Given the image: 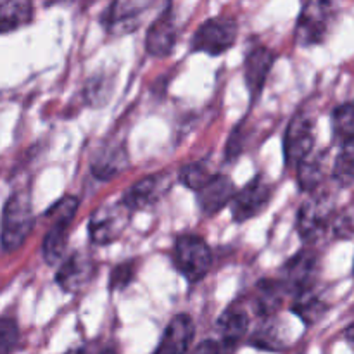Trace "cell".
<instances>
[{
  "label": "cell",
  "mask_w": 354,
  "mask_h": 354,
  "mask_svg": "<svg viewBox=\"0 0 354 354\" xmlns=\"http://www.w3.org/2000/svg\"><path fill=\"white\" fill-rule=\"evenodd\" d=\"M78 199L75 196H66L47 211L50 225H48L44 244H41V252L48 265H57L64 256L69 241V228L75 220L76 211H78Z\"/></svg>",
  "instance_id": "obj_1"
},
{
  "label": "cell",
  "mask_w": 354,
  "mask_h": 354,
  "mask_svg": "<svg viewBox=\"0 0 354 354\" xmlns=\"http://www.w3.org/2000/svg\"><path fill=\"white\" fill-rule=\"evenodd\" d=\"M33 228V211L26 192H16L7 199L2 213L0 242L6 251L14 252L26 242Z\"/></svg>",
  "instance_id": "obj_2"
},
{
  "label": "cell",
  "mask_w": 354,
  "mask_h": 354,
  "mask_svg": "<svg viewBox=\"0 0 354 354\" xmlns=\"http://www.w3.org/2000/svg\"><path fill=\"white\" fill-rule=\"evenodd\" d=\"M173 259L178 272L190 283L201 282L213 265V254L209 245L199 235L183 234L176 239L173 249Z\"/></svg>",
  "instance_id": "obj_3"
},
{
  "label": "cell",
  "mask_w": 354,
  "mask_h": 354,
  "mask_svg": "<svg viewBox=\"0 0 354 354\" xmlns=\"http://www.w3.org/2000/svg\"><path fill=\"white\" fill-rule=\"evenodd\" d=\"M337 16V6L332 2L311 0L301 9L296 24V40L303 47L322 44Z\"/></svg>",
  "instance_id": "obj_4"
},
{
  "label": "cell",
  "mask_w": 354,
  "mask_h": 354,
  "mask_svg": "<svg viewBox=\"0 0 354 354\" xmlns=\"http://www.w3.org/2000/svg\"><path fill=\"white\" fill-rule=\"evenodd\" d=\"M237 23L230 16H216L204 21L192 38V48L209 55H221L237 40Z\"/></svg>",
  "instance_id": "obj_5"
},
{
  "label": "cell",
  "mask_w": 354,
  "mask_h": 354,
  "mask_svg": "<svg viewBox=\"0 0 354 354\" xmlns=\"http://www.w3.org/2000/svg\"><path fill=\"white\" fill-rule=\"evenodd\" d=\"M130 211L123 204L100 206L88 221V237L93 244H113L121 237L130 220Z\"/></svg>",
  "instance_id": "obj_6"
},
{
  "label": "cell",
  "mask_w": 354,
  "mask_h": 354,
  "mask_svg": "<svg viewBox=\"0 0 354 354\" xmlns=\"http://www.w3.org/2000/svg\"><path fill=\"white\" fill-rule=\"evenodd\" d=\"M332 203L327 194H315L297 211L296 227L304 241H317L327 230L332 220Z\"/></svg>",
  "instance_id": "obj_7"
},
{
  "label": "cell",
  "mask_w": 354,
  "mask_h": 354,
  "mask_svg": "<svg viewBox=\"0 0 354 354\" xmlns=\"http://www.w3.org/2000/svg\"><path fill=\"white\" fill-rule=\"evenodd\" d=\"M315 120L306 113H297L287 127L283 138V154L289 166H297L313 152Z\"/></svg>",
  "instance_id": "obj_8"
},
{
  "label": "cell",
  "mask_w": 354,
  "mask_h": 354,
  "mask_svg": "<svg viewBox=\"0 0 354 354\" xmlns=\"http://www.w3.org/2000/svg\"><path fill=\"white\" fill-rule=\"evenodd\" d=\"M270 199H272L270 185L261 176H256L241 192H235L234 199H232V216L237 223L249 221L265 211Z\"/></svg>",
  "instance_id": "obj_9"
},
{
  "label": "cell",
  "mask_w": 354,
  "mask_h": 354,
  "mask_svg": "<svg viewBox=\"0 0 354 354\" xmlns=\"http://www.w3.org/2000/svg\"><path fill=\"white\" fill-rule=\"evenodd\" d=\"M151 6V2H135V0L113 2L102 14L104 30L113 35L131 33L140 26L144 14Z\"/></svg>",
  "instance_id": "obj_10"
},
{
  "label": "cell",
  "mask_w": 354,
  "mask_h": 354,
  "mask_svg": "<svg viewBox=\"0 0 354 354\" xmlns=\"http://www.w3.org/2000/svg\"><path fill=\"white\" fill-rule=\"evenodd\" d=\"M318 272V256L311 249L296 252L283 266V279L280 280L286 292L299 294L313 287Z\"/></svg>",
  "instance_id": "obj_11"
},
{
  "label": "cell",
  "mask_w": 354,
  "mask_h": 354,
  "mask_svg": "<svg viewBox=\"0 0 354 354\" xmlns=\"http://www.w3.org/2000/svg\"><path fill=\"white\" fill-rule=\"evenodd\" d=\"M97 263L86 252H73L61 263L55 275V282L64 292H80L93 280Z\"/></svg>",
  "instance_id": "obj_12"
},
{
  "label": "cell",
  "mask_w": 354,
  "mask_h": 354,
  "mask_svg": "<svg viewBox=\"0 0 354 354\" xmlns=\"http://www.w3.org/2000/svg\"><path fill=\"white\" fill-rule=\"evenodd\" d=\"M176 35H178L176 16L173 12V7L168 6L149 26L147 37H145V50L152 57H168L175 48Z\"/></svg>",
  "instance_id": "obj_13"
},
{
  "label": "cell",
  "mask_w": 354,
  "mask_h": 354,
  "mask_svg": "<svg viewBox=\"0 0 354 354\" xmlns=\"http://www.w3.org/2000/svg\"><path fill=\"white\" fill-rule=\"evenodd\" d=\"M273 62H275V54L265 45H258L245 55L244 80L249 93L254 100L258 99L263 86H265L266 78H268L270 71L273 68Z\"/></svg>",
  "instance_id": "obj_14"
},
{
  "label": "cell",
  "mask_w": 354,
  "mask_h": 354,
  "mask_svg": "<svg viewBox=\"0 0 354 354\" xmlns=\"http://www.w3.org/2000/svg\"><path fill=\"white\" fill-rule=\"evenodd\" d=\"M196 327L189 315H176L165 328L154 354H187L194 341Z\"/></svg>",
  "instance_id": "obj_15"
},
{
  "label": "cell",
  "mask_w": 354,
  "mask_h": 354,
  "mask_svg": "<svg viewBox=\"0 0 354 354\" xmlns=\"http://www.w3.org/2000/svg\"><path fill=\"white\" fill-rule=\"evenodd\" d=\"M235 196V187L232 180L225 175H213L209 182L197 190L199 207L206 216L220 213L232 203Z\"/></svg>",
  "instance_id": "obj_16"
},
{
  "label": "cell",
  "mask_w": 354,
  "mask_h": 354,
  "mask_svg": "<svg viewBox=\"0 0 354 354\" xmlns=\"http://www.w3.org/2000/svg\"><path fill=\"white\" fill-rule=\"evenodd\" d=\"M218 334H220V344L223 346L227 351L237 348L239 342L244 339L249 328V317L245 313L244 308L241 304H232L230 308L221 313L220 320H218Z\"/></svg>",
  "instance_id": "obj_17"
},
{
  "label": "cell",
  "mask_w": 354,
  "mask_h": 354,
  "mask_svg": "<svg viewBox=\"0 0 354 354\" xmlns=\"http://www.w3.org/2000/svg\"><path fill=\"white\" fill-rule=\"evenodd\" d=\"M165 190V176L162 175H151L142 178L140 182H137L135 185H131L130 189L124 192L123 204L130 213L133 211H142L147 209L149 206L156 203L159 199V196Z\"/></svg>",
  "instance_id": "obj_18"
},
{
  "label": "cell",
  "mask_w": 354,
  "mask_h": 354,
  "mask_svg": "<svg viewBox=\"0 0 354 354\" xmlns=\"http://www.w3.org/2000/svg\"><path fill=\"white\" fill-rule=\"evenodd\" d=\"M128 166L127 149L120 144H107L92 159L93 176L99 180H111L123 173Z\"/></svg>",
  "instance_id": "obj_19"
},
{
  "label": "cell",
  "mask_w": 354,
  "mask_h": 354,
  "mask_svg": "<svg viewBox=\"0 0 354 354\" xmlns=\"http://www.w3.org/2000/svg\"><path fill=\"white\" fill-rule=\"evenodd\" d=\"M283 296H286V290H283L280 280H261L256 286L254 299H252L254 313L263 320H268L280 310Z\"/></svg>",
  "instance_id": "obj_20"
},
{
  "label": "cell",
  "mask_w": 354,
  "mask_h": 354,
  "mask_svg": "<svg viewBox=\"0 0 354 354\" xmlns=\"http://www.w3.org/2000/svg\"><path fill=\"white\" fill-rule=\"evenodd\" d=\"M33 19V3L24 0H7L0 3V35L16 31Z\"/></svg>",
  "instance_id": "obj_21"
},
{
  "label": "cell",
  "mask_w": 354,
  "mask_h": 354,
  "mask_svg": "<svg viewBox=\"0 0 354 354\" xmlns=\"http://www.w3.org/2000/svg\"><path fill=\"white\" fill-rule=\"evenodd\" d=\"M328 304L318 292H315L313 287L296 294V301L292 304V313L297 315L306 325H313L320 320L327 311Z\"/></svg>",
  "instance_id": "obj_22"
},
{
  "label": "cell",
  "mask_w": 354,
  "mask_h": 354,
  "mask_svg": "<svg viewBox=\"0 0 354 354\" xmlns=\"http://www.w3.org/2000/svg\"><path fill=\"white\" fill-rule=\"evenodd\" d=\"M325 175V156L310 154L297 165V178L304 192L318 189Z\"/></svg>",
  "instance_id": "obj_23"
},
{
  "label": "cell",
  "mask_w": 354,
  "mask_h": 354,
  "mask_svg": "<svg viewBox=\"0 0 354 354\" xmlns=\"http://www.w3.org/2000/svg\"><path fill=\"white\" fill-rule=\"evenodd\" d=\"M332 128L334 135L341 145L353 142L354 138V109L351 102L341 104L335 107L334 116H332Z\"/></svg>",
  "instance_id": "obj_24"
},
{
  "label": "cell",
  "mask_w": 354,
  "mask_h": 354,
  "mask_svg": "<svg viewBox=\"0 0 354 354\" xmlns=\"http://www.w3.org/2000/svg\"><path fill=\"white\" fill-rule=\"evenodd\" d=\"M334 180L341 187L348 189L351 187L354 180V149L353 142L341 145V152H339L337 159H335L334 169H332Z\"/></svg>",
  "instance_id": "obj_25"
},
{
  "label": "cell",
  "mask_w": 354,
  "mask_h": 354,
  "mask_svg": "<svg viewBox=\"0 0 354 354\" xmlns=\"http://www.w3.org/2000/svg\"><path fill=\"white\" fill-rule=\"evenodd\" d=\"M252 344L256 348L270 349V351L282 349L286 346V341H283L282 332H280V325L275 320H272V318L265 320V324L252 335Z\"/></svg>",
  "instance_id": "obj_26"
},
{
  "label": "cell",
  "mask_w": 354,
  "mask_h": 354,
  "mask_svg": "<svg viewBox=\"0 0 354 354\" xmlns=\"http://www.w3.org/2000/svg\"><path fill=\"white\" fill-rule=\"evenodd\" d=\"M211 176H213V173L209 171V168L204 162H190V165H185L180 169L178 180L182 182V185L197 192L209 182Z\"/></svg>",
  "instance_id": "obj_27"
},
{
  "label": "cell",
  "mask_w": 354,
  "mask_h": 354,
  "mask_svg": "<svg viewBox=\"0 0 354 354\" xmlns=\"http://www.w3.org/2000/svg\"><path fill=\"white\" fill-rule=\"evenodd\" d=\"M19 342V327L16 320L0 317V354H12Z\"/></svg>",
  "instance_id": "obj_28"
},
{
  "label": "cell",
  "mask_w": 354,
  "mask_h": 354,
  "mask_svg": "<svg viewBox=\"0 0 354 354\" xmlns=\"http://www.w3.org/2000/svg\"><path fill=\"white\" fill-rule=\"evenodd\" d=\"M135 279V265L133 261H127L118 265L116 268L111 272V282L109 287L113 290H123L124 287H128L131 283V280Z\"/></svg>",
  "instance_id": "obj_29"
},
{
  "label": "cell",
  "mask_w": 354,
  "mask_h": 354,
  "mask_svg": "<svg viewBox=\"0 0 354 354\" xmlns=\"http://www.w3.org/2000/svg\"><path fill=\"white\" fill-rule=\"evenodd\" d=\"M334 228V234L337 239L342 241H349L353 237V209L351 207H346L341 214L334 220L332 223Z\"/></svg>",
  "instance_id": "obj_30"
},
{
  "label": "cell",
  "mask_w": 354,
  "mask_h": 354,
  "mask_svg": "<svg viewBox=\"0 0 354 354\" xmlns=\"http://www.w3.org/2000/svg\"><path fill=\"white\" fill-rule=\"evenodd\" d=\"M228 351L214 339H207V341L201 342L199 346L196 348L194 354H227Z\"/></svg>",
  "instance_id": "obj_31"
},
{
  "label": "cell",
  "mask_w": 354,
  "mask_h": 354,
  "mask_svg": "<svg viewBox=\"0 0 354 354\" xmlns=\"http://www.w3.org/2000/svg\"><path fill=\"white\" fill-rule=\"evenodd\" d=\"M64 354H88V351H86L85 348H73V349H69V351L64 353Z\"/></svg>",
  "instance_id": "obj_32"
},
{
  "label": "cell",
  "mask_w": 354,
  "mask_h": 354,
  "mask_svg": "<svg viewBox=\"0 0 354 354\" xmlns=\"http://www.w3.org/2000/svg\"><path fill=\"white\" fill-rule=\"evenodd\" d=\"M100 354H118V353L114 351V349H104V351L100 353Z\"/></svg>",
  "instance_id": "obj_33"
}]
</instances>
